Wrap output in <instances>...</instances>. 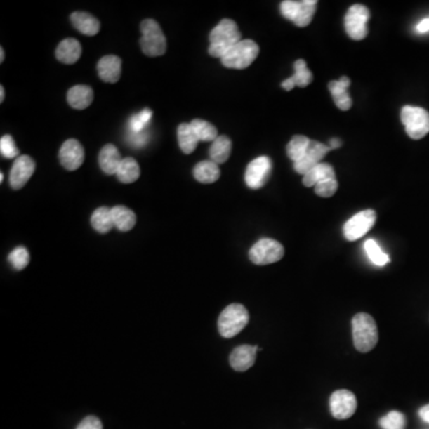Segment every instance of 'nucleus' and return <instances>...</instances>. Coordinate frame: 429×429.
I'll return each mask as SVG.
<instances>
[{
  "instance_id": "1",
  "label": "nucleus",
  "mask_w": 429,
  "mask_h": 429,
  "mask_svg": "<svg viewBox=\"0 0 429 429\" xmlns=\"http://www.w3.org/2000/svg\"><path fill=\"white\" fill-rule=\"evenodd\" d=\"M209 40L210 55L222 59L235 44L240 42L241 32L234 20H222L210 32Z\"/></svg>"
},
{
  "instance_id": "2",
  "label": "nucleus",
  "mask_w": 429,
  "mask_h": 429,
  "mask_svg": "<svg viewBox=\"0 0 429 429\" xmlns=\"http://www.w3.org/2000/svg\"><path fill=\"white\" fill-rule=\"evenodd\" d=\"M352 334L355 350L367 353L378 343V328L372 316L359 312L352 319Z\"/></svg>"
},
{
  "instance_id": "3",
  "label": "nucleus",
  "mask_w": 429,
  "mask_h": 429,
  "mask_svg": "<svg viewBox=\"0 0 429 429\" xmlns=\"http://www.w3.org/2000/svg\"><path fill=\"white\" fill-rule=\"evenodd\" d=\"M249 322V310L242 304L234 303L220 312L217 327L220 336H223L225 339H230L241 331H244Z\"/></svg>"
},
{
  "instance_id": "4",
  "label": "nucleus",
  "mask_w": 429,
  "mask_h": 429,
  "mask_svg": "<svg viewBox=\"0 0 429 429\" xmlns=\"http://www.w3.org/2000/svg\"><path fill=\"white\" fill-rule=\"evenodd\" d=\"M141 49L150 58L164 55L167 49V41L161 27L154 20H145L141 23Z\"/></svg>"
},
{
  "instance_id": "5",
  "label": "nucleus",
  "mask_w": 429,
  "mask_h": 429,
  "mask_svg": "<svg viewBox=\"0 0 429 429\" xmlns=\"http://www.w3.org/2000/svg\"><path fill=\"white\" fill-rule=\"evenodd\" d=\"M259 51V46L254 41L241 40L220 59V62L227 68L244 70L256 61Z\"/></svg>"
},
{
  "instance_id": "6",
  "label": "nucleus",
  "mask_w": 429,
  "mask_h": 429,
  "mask_svg": "<svg viewBox=\"0 0 429 429\" xmlns=\"http://www.w3.org/2000/svg\"><path fill=\"white\" fill-rule=\"evenodd\" d=\"M316 5V0H285L280 4V11L286 20H291L300 28H305L314 18Z\"/></svg>"
},
{
  "instance_id": "7",
  "label": "nucleus",
  "mask_w": 429,
  "mask_h": 429,
  "mask_svg": "<svg viewBox=\"0 0 429 429\" xmlns=\"http://www.w3.org/2000/svg\"><path fill=\"white\" fill-rule=\"evenodd\" d=\"M401 121L406 126L407 134L413 140H421L429 133V112L422 107H403Z\"/></svg>"
},
{
  "instance_id": "8",
  "label": "nucleus",
  "mask_w": 429,
  "mask_h": 429,
  "mask_svg": "<svg viewBox=\"0 0 429 429\" xmlns=\"http://www.w3.org/2000/svg\"><path fill=\"white\" fill-rule=\"evenodd\" d=\"M284 253L283 244L273 239L265 237L253 244L252 249H249V259L253 264L264 266L275 264L283 259Z\"/></svg>"
},
{
  "instance_id": "9",
  "label": "nucleus",
  "mask_w": 429,
  "mask_h": 429,
  "mask_svg": "<svg viewBox=\"0 0 429 429\" xmlns=\"http://www.w3.org/2000/svg\"><path fill=\"white\" fill-rule=\"evenodd\" d=\"M370 11L367 6L362 4L353 5L345 16L347 35L350 36L352 40H364L369 34L367 22L370 20Z\"/></svg>"
},
{
  "instance_id": "10",
  "label": "nucleus",
  "mask_w": 429,
  "mask_h": 429,
  "mask_svg": "<svg viewBox=\"0 0 429 429\" xmlns=\"http://www.w3.org/2000/svg\"><path fill=\"white\" fill-rule=\"evenodd\" d=\"M377 220L374 210L367 209L355 213L343 225V235L348 241H357L370 232Z\"/></svg>"
},
{
  "instance_id": "11",
  "label": "nucleus",
  "mask_w": 429,
  "mask_h": 429,
  "mask_svg": "<svg viewBox=\"0 0 429 429\" xmlns=\"http://www.w3.org/2000/svg\"><path fill=\"white\" fill-rule=\"evenodd\" d=\"M331 413L338 420H346L353 416L357 410L358 403L355 394L350 390H336L331 394L329 400Z\"/></svg>"
},
{
  "instance_id": "12",
  "label": "nucleus",
  "mask_w": 429,
  "mask_h": 429,
  "mask_svg": "<svg viewBox=\"0 0 429 429\" xmlns=\"http://www.w3.org/2000/svg\"><path fill=\"white\" fill-rule=\"evenodd\" d=\"M272 161L268 157H259L254 159L244 173V181L249 189H261L271 176Z\"/></svg>"
},
{
  "instance_id": "13",
  "label": "nucleus",
  "mask_w": 429,
  "mask_h": 429,
  "mask_svg": "<svg viewBox=\"0 0 429 429\" xmlns=\"http://www.w3.org/2000/svg\"><path fill=\"white\" fill-rule=\"evenodd\" d=\"M60 162L67 171L78 170L85 160V150L78 140L70 138L60 148Z\"/></svg>"
},
{
  "instance_id": "14",
  "label": "nucleus",
  "mask_w": 429,
  "mask_h": 429,
  "mask_svg": "<svg viewBox=\"0 0 429 429\" xmlns=\"http://www.w3.org/2000/svg\"><path fill=\"white\" fill-rule=\"evenodd\" d=\"M35 172V161L29 155H22L15 160L10 172V185L13 190H20L28 183Z\"/></svg>"
},
{
  "instance_id": "15",
  "label": "nucleus",
  "mask_w": 429,
  "mask_h": 429,
  "mask_svg": "<svg viewBox=\"0 0 429 429\" xmlns=\"http://www.w3.org/2000/svg\"><path fill=\"white\" fill-rule=\"evenodd\" d=\"M258 350H260L259 346H249V345H242L234 348L232 355L229 357V362L232 370L237 372L249 370L256 362Z\"/></svg>"
},
{
  "instance_id": "16",
  "label": "nucleus",
  "mask_w": 429,
  "mask_h": 429,
  "mask_svg": "<svg viewBox=\"0 0 429 429\" xmlns=\"http://www.w3.org/2000/svg\"><path fill=\"white\" fill-rule=\"evenodd\" d=\"M97 70L99 78L104 83H117L122 73V60L116 55L104 56L99 60Z\"/></svg>"
},
{
  "instance_id": "17",
  "label": "nucleus",
  "mask_w": 429,
  "mask_h": 429,
  "mask_svg": "<svg viewBox=\"0 0 429 429\" xmlns=\"http://www.w3.org/2000/svg\"><path fill=\"white\" fill-rule=\"evenodd\" d=\"M350 86V79L347 77H341L340 80H333L328 85L331 97L334 99L335 105L340 110L347 111L352 107V98L348 95V87Z\"/></svg>"
},
{
  "instance_id": "18",
  "label": "nucleus",
  "mask_w": 429,
  "mask_h": 429,
  "mask_svg": "<svg viewBox=\"0 0 429 429\" xmlns=\"http://www.w3.org/2000/svg\"><path fill=\"white\" fill-rule=\"evenodd\" d=\"M122 160L119 150L114 145H105L99 153V166L107 176L117 173Z\"/></svg>"
},
{
  "instance_id": "19",
  "label": "nucleus",
  "mask_w": 429,
  "mask_h": 429,
  "mask_svg": "<svg viewBox=\"0 0 429 429\" xmlns=\"http://www.w3.org/2000/svg\"><path fill=\"white\" fill-rule=\"evenodd\" d=\"M81 51L83 49H81L79 41L75 39H66L62 42H60L59 46L56 48V59L59 60L60 62L73 65L80 59Z\"/></svg>"
},
{
  "instance_id": "20",
  "label": "nucleus",
  "mask_w": 429,
  "mask_h": 429,
  "mask_svg": "<svg viewBox=\"0 0 429 429\" xmlns=\"http://www.w3.org/2000/svg\"><path fill=\"white\" fill-rule=\"evenodd\" d=\"M71 22L73 27L84 35L95 36L100 30L99 20L87 12H73L71 15Z\"/></svg>"
},
{
  "instance_id": "21",
  "label": "nucleus",
  "mask_w": 429,
  "mask_h": 429,
  "mask_svg": "<svg viewBox=\"0 0 429 429\" xmlns=\"http://www.w3.org/2000/svg\"><path fill=\"white\" fill-rule=\"evenodd\" d=\"M67 102L73 109L84 110L93 102V90L86 85H77L68 91Z\"/></svg>"
},
{
  "instance_id": "22",
  "label": "nucleus",
  "mask_w": 429,
  "mask_h": 429,
  "mask_svg": "<svg viewBox=\"0 0 429 429\" xmlns=\"http://www.w3.org/2000/svg\"><path fill=\"white\" fill-rule=\"evenodd\" d=\"M114 228L119 232H129L136 225V215L133 210L126 208L124 205H116L111 209Z\"/></svg>"
},
{
  "instance_id": "23",
  "label": "nucleus",
  "mask_w": 429,
  "mask_h": 429,
  "mask_svg": "<svg viewBox=\"0 0 429 429\" xmlns=\"http://www.w3.org/2000/svg\"><path fill=\"white\" fill-rule=\"evenodd\" d=\"M194 179L202 184H213L220 179V167L211 160L201 161L193 169Z\"/></svg>"
},
{
  "instance_id": "24",
  "label": "nucleus",
  "mask_w": 429,
  "mask_h": 429,
  "mask_svg": "<svg viewBox=\"0 0 429 429\" xmlns=\"http://www.w3.org/2000/svg\"><path fill=\"white\" fill-rule=\"evenodd\" d=\"M328 179H336L334 169L329 164L321 162L319 165H316L310 172L303 176V185L305 187H311V186L315 187L319 181L328 180Z\"/></svg>"
},
{
  "instance_id": "25",
  "label": "nucleus",
  "mask_w": 429,
  "mask_h": 429,
  "mask_svg": "<svg viewBox=\"0 0 429 429\" xmlns=\"http://www.w3.org/2000/svg\"><path fill=\"white\" fill-rule=\"evenodd\" d=\"M232 140L228 136L225 135L218 136L210 147L209 154L211 161L215 162L217 165L228 161L230 153H232Z\"/></svg>"
},
{
  "instance_id": "26",
  "label": "nucleus",
  "mask_w": 429,
  "mask_h": 429,
  "mask_svg": "<svg viewBox=\"0 0 429 429\" xmlns=\"http://www.w3.org/2000/svg\"><path fill=\"white\" fill-rule=\"evenodd\" d=\"M178 142L183 153L191 154L197 148L199 141L190 123H181L178 126Z\"/></svg>"
},
{
  "instance_id": "27",
  "label": "nucleus",
  "mask_w": 429,
  "mask_h": 429,
  "mask_svg": "<svg viewBox=\"0 0 429 429\" xmlns=\"http://www.w3.org/2000/svg\"><path fill=\"white\" fill-rule=\"evenodd\" d=\"M91 225L99 234H107L110 232L114 227L111 209L107 206H100L95 210V213L91 216Z\"/></svg>"
},
{
  "instance_id": "28",
  "label": "nucleus",
  "mask_w": 429,
  "mask_h": 429,
  "mask_svg": "<svg viewBox=\"0 0 429 429\" xmlns=\"http://www.w3.org/2000/svg\"><path fill=\"white\" fill-rule=\"evenodd\" d=\"M141 174L140 166L134 158H124L117 171V179L123 184H131L138 180Z\"/></svg>"
},
{
  "instance_id": "29",
  "label": "nucleus",
  "mask_w": 429,
  "mask_h": 429,
  "mask_svg": "<svg viewBox=\"0 0 429 429\" xmlns=\"http://www.w3.org/2000/svg\"><path fill=\"white\" fill-rule=\"evenodd\" d=\"M309 143H310V138H308L307 136H302V135L293 136L286 146V154H288L289 159L296 162L304 158L307 155Z\"/></svg>"
},
{
  "instance_id": "30",
  "label": "nucleus",
  "mask_w": 429,
  "mask_h": 429,
  "mask_svg": "<svg viewBox=\"0 0 429 429\" xmlns=\"http://www.w3.org/2000/svg\"><path fill=\"white\" fill-rule=\"evenodd\" d=\"M192 128L194 134L197 136L198 141H215L218 138L216 126H213L211 123L203 121V119H193L192 122L190 123Z\"/></svg>"
},
{
  "instance_id": "31",
  "label": "nucleus",
  "mask_w": 429,
  "mask_h": 429,
  "mask_svg": "<svg viewBox=\"0 0 429 429\" xmlns=\"http://www.w3.org/2000/svg\"><path fill=\"white\" fill-rule=\"evenodd\" d=\"M293 68H295V74L292 75L290 79L293 81L296 86L307 87L308 85H310L311 81H312V74L308 70L305 61L304 60H297L293 65Z\"/></svg>"
},
{
  "instance_id": "32",
  "label": "nucleus",
  "mask_w": 429,
  "mask_h": 429,
  "mask_svg": "<svg viewBox=\"0 0 429 429\" xmlns=\"http://www.w3.org/2000/svg\"><path fill=\"white\" fill-rule=\"evenodd\" d=\"M365 251H367V256L376 266H385L390 261L389 256L383 252L379 244L372 239L365 242Z\"/></svg>"
},
{
  "instance_id": "33",
  "label": "nucleus",
  "mask_w": 429,
  "mask_h": 429,
  "mask_svg": "<svg viewBox=\"0 0 429 429\" xmlns=\"http://www.w3.org/2000/svg\"><path fill=\"white\" fill-rule=\"evenodd\" d=\"M8 259L12 268L17 270V271H22V270L28 266L29 261H30V254H29L28 249H25V247L18 246V247H16L8 254Z\"/></svg>"
},
{
  "instance_id": "34",
  "label": "nucleus",
  "mask_w": 429,
  "mask_h": 429,
  "mask_svg": "<svg viewBox=\"0 0 429 429\" xmlns=\"http://www.w3.org/2000/svg\"><path fill=\"white\" fill-rule=\"evenodd\" d=\"M406 425V416L396 410L390 411L379 420V425L382 429H404Z\"/></svg>"
},
{
  "instance_id": "35",
  "label": "nucleus",
  "mask_w": 429,
  "mask_h": 429,
  "mask_svg": "<svg viewBox=\"0 0 429 429\" xmlns=\"http://www.w3.org/2000/svg\"><path fill=\"white\" fill-rule=\"evenodd\" d=\"M153 112L150 109H145L141 112L134 114L131 119H129V129L130 133H142L146 130L147 126L150 124V119H152Z\"/></svg>"
},
{
  "instance_id": "36",
  "label": "nucleus",
  "mask_w": 429,
  "mask_h": 429,
  "mask_svg": "<svg viewBox=\"0 0 429 429\" xmlns=\"http://www.w3.org/2000/svg\"><path fill=\"white\" fill-rule=\"evenodd\" d=\"M331 147L326 146V145H323L321 142L310 140V143H309V147H308L307 157H309L311 160H314L317 164H321L323 158L331 152Z\"/></svg>"
},
{
  "instance_id": "37",
  "label": "nucleus",
  "mask_w": 429,
  "mask_h": 429,
  "mask_svg": "<svg viewBox=\"0 0 429 429\" xmlns=\"http://www.w3.org/2000/svg\"><path fill=\"white\" fill-rule=\"evenodd\" d=\"M0 153L6 159H15L18 157L20 150L17 148L11 135H4L0 140Z\"/></svg>"
},
{
  "instance_id": "38",
  "label": "nucleus",
  "mask_w": 429,
  "mask_h": 429,
  "mask_svg": "<svg viewBox=\"0 0 429 429\" xmlns=\"http://www.w3.org/2000/svg\"><path fill=\"white\" fill-rule=\"evenodd\" d=\"M339 184L336 179H328V180L319 181V184L315 186V193L319 197L329 198L334 196L335 192L338 191Z\"/></svg>"
},
{
  "instance_id": "39",
  "label": "nucleus",
  "mask_w": 429,
  "mask_h": 429,
  "mask_svg": "<svg viewBox=\"0 0 429 429\" xmlns=\"http://www.w3.org/2000/svg\"><path fill=\"white\" fill-rule=\"evenodd\" d=\"M316 165H319L317 162L314 161V160H311L309 157H304V158L301 159L298 161L293 162V169H295L296 172L297 173L301 174V176H305L308 172H310Z\"/></svg>"
},
{
  "instance_id": "40",
  "label": "nucleus",
  "mask_w": 429,
  "mask_h": 429,
  "mask_svg": "<svg viewBox=\"0 0 429 429\" xmlns=\"http://www.w3.org/2000/svg\"><path fill=\"white\" fill-rule=\"evenodd\" d=\"M75 429H103V423L97 416L90 415L84 418Z\"/></svg>"
},
{
  "instance_id": "41",
  "label": "nucleus",
  "mask_w": 429,
  "mask_h": 429,
  "mask_svg": "<svg viewBox=\"0 0 429 429\" xmlns=\"http://www.w3.org/2000/svg\"><path fill=\"white\" fill-rule=\"evenodd\" d=\"M129 141L134 147H143L148 141V138H147V134L145 131L138 133V134L130 133Z\"/></svg>"
},
{
  "instance_id": "42",
  "label": "nucleus",
  "mask_w": 429,
  "mask_h": 429,
  "mask_svg": "<svg viewBox=\"0 0 429 429\" xmlns=\"http://www.w3.org/2000/svg\"><path fill=\"white\" fill-rule=\"evenodd\" d=\"M418 416L422 418V421L429 425V404L422 407L421 409L418 410Z\"/></svg>"
},
{
  "instance_id": "43",
  "label": "nucleus",
  "mask_w": 429,
  "mask_h": 429,
  "mask_svg": "<svg viewBox=\"0 0 429 429\" xmlns=\"http://www.w3.org/2000/svg\"><path fill=\"white\" fill-rule=\"evenodd\" d=\"M416 30H418V34H425V32H428L429 18H425V20H421V22L418 24V27H416Z\"/></svg>"
},
{
  "instance_id": "44",
  "label": "nucleus",
  "mask_w": 429,
  "mask_h": 429,
  "mask_svg": "<svg viewBox=\"0 0 429 429\" xmlns=\"http://www.w3.org/2000/svg\"><path fill=\"white\" fill-rule=\"evenodd\" d=\"M341 146V141H340L339 138H331V150H336V148H340Z\"/></svg>"
},
{
  "instance_id": "45",
  "label": "nucleus",
  "mask_w": 429,
  "mask_h": 429,
  "mask_svg": "<svg viewBox=\"0 0 429 429\" xmlns=\"http://www.w3.org/2000/svg\"><path fill=\"white\" fill-rule=\"evenodd\" d=\"M4 98H5L4 87L0 86V103L4 102Z\"/></svg>"
},
{
  "instance_id": "46",
  "label": "nucleus",
  "mask_w": 429,
  "mask_h": 429,
  "mask_svg": "<svg viewBox=\"0 0 429 429\" xmlns=\"http://www.w3.org/2000/svg\"><path fill=\"white\" fill-rule=\"evenodd\" d=\"M5 51L3 48H0V62H4Z\"/></svg>"
},
{
  "instance_id": "47",
  "label": "nucleus",
  "mask_w": 429,
  "mask_h": 429,
  "mask_svg": "<svg viewBox=\"0 0 429 429\" xmlns=\"http://www.w3.org/2000/svg\"><path fill=\"white\" fill-rule=\"evenodd\" d=\"M3 180H4V174L0 173V181L3 183Z\"/></svg>"
}]
</instances>
